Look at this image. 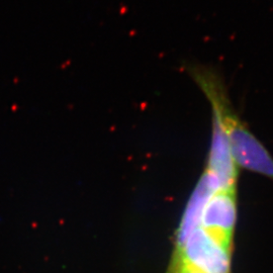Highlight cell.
<instances>
[{
  "instance_id": "obj_3",
  "label": "cell",
  "mask_w": 273,
  "mask_h": 273,
  "mask_svg": "<svg viewBox=\"0 0 273 273\" xmlns=\"http://www.w3.org/2000/svg\"><path fill=\"white\" fill-rule=\"evenodd\" d=\"M236 223V188L217 190L210 194L200 213V227L233 246Z\"/></svg>"
},
{
  "instance_id": "obj_5",
  "label": "cell",
  "mask_w": 273,
  "mask_h": 273,
  "mask_svg": "<svg viewBox=\"0 0 273 273\" xmlns=\"http://www.w3.org/2000/svg\"><path fill=\"white\" fill-rule=\"evenodd\" d=\"M166 273H200V272L195 271L191 268L181 266V267H177V268H173V269H167Z\"/></svg>"
},
{
  "instance_id": "obj_2",
  "label": "cell",
  "mask_w": 273,
  "mask_h": 273,
  "mask_svg": "<svg viewBox=\"0 0 273 273\" xmlns=\"http://www.w3.org/2000/svg\"><path fill=\"white\" fill-rule=\"evenodd\" d=\"M233 246L198 225L176 237L168 269L188 267L200 273H232Z\"/></svg>"
},
{
  "instance_id": "obj_1",
  "label": "cell",
  "mask_w": 273,
  "mask_h": 273,
  "mask_svg": "<svg viewBox=\"0 0 273 273\" xmlns=\"http://www.w3.org/2000/svg\"><path fill=\"white\" fill-rule=\"evenodd\" d=\"M186 70L212 103L213 121L227 138L237 167L260 174L273 181V157L236 114L228 96L227 87L217 69L192 63L187 65Z\"/></svg>"
},
{
  "instance_id": "obj_4",
  "label": "cell",
  "mask_w": 273,
  "mask_h": 273,
  "mask_svg": "<svg viewBox=\"0 0 273 273\" xmlns=\"http://www.w3.org/2000/svg\"><path fill=\"white\" fill-rule=\"evenodd\" d=\"M206 172L217 179L221 189L236 188L238 167L233 159L227 138L213 121V134Z\"/></svg>"
}]
</instances>
